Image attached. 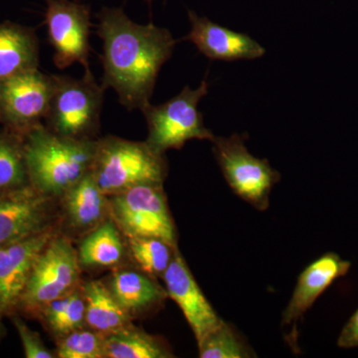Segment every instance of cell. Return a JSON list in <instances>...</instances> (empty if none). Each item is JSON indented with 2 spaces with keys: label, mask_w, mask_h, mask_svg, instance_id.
I'll return each mask as SVG.
<instances>
[{
  "label": "cell",
  "mask_w": 358,
  "mask_h": 358,
  "mask_svg": "<svg viewBox=\"0 0 358 358\" xmlns=\"http://www.w3.org/2000/svg\"><path fill=\"white\" fill-rule=\"evenodd\" d=\"M103 42V88L114 90L127 110L150 103L162 66L173 55L176 40L154 23L138 24L122 8L105 7L98 14Z\"/></svg>",
  "instance_id": "cell-1"
},
{
  "label": "cell",
  "mask_w": 358,
  "mask_h": 358,
  "mask_svg": "<svg viewBox=\"0 0 358 358\" xmlns=\"http://www.w3.org/2000/svg\"><path fill=\"white\" fill-rule=\"evenodd\" d=\"M22 136L30 185L47 196H63L91 173L96 140L80 141L53 133L43 122Z\"/></svg>",
  "instance_id": "cell-2"
},
{
  "label": "cell",
  "mask_w": 358,
  "mask_h": 358,
  "mask_svg": "<svg viewBox=\"0 0 358 358\" xmlns=\"http://www.w3.org/2000/svg\"><path fill=\"white\" fill-rule=\"evenodd\" d=\"M167 171L164 155L152 150L147 141L115 136L96 140L91 176L105 194L112 196L138 185H162Z\"/></svg>",
  "instance_id": "cell-3"
},
{
  "label": "cell",
  "mask_w": 358,
  "mask_h": 358,
  "mask_svg": "<svg viewBox=\"0 0 358 358\" xmlns=\"http://www.w3.org/2000/svg\"><path fill=\"white\" fill-rule=\"evenodd\" d=\"M54 88L45 127L65 138L96 141L100 129L103 93L91 71L81 79L53 75Z\"/></svg>",
  "instance_id": "cell-4"
},
{
  "label": "cell",
  "mask_w": 358,
  "mask_h": 358,
  "mask_svg": "<svg viewBox=\"0 0 358 358\" xmlns=\"http://www.w3.org/2000/svg\"><path fill=\"white\" fill-rule=\"evenodd\" d=\"M209 84L203 80L199 88L185 86L178 96L162 105L148 103L141 109L148 128L147 143L155 152L180 150L188 141L213 140L214 134L205 128L199 112L200 101L208 94Z\"/></svg>",
  "instance_id": "cell-5"
},
{
  "label": "cell",
  "mask_w": 358,
  "mask_h": 358,
  "mask_svg": "<svg viewBox=\"0 0 358 358\" xmlns=\"http://www.w3.org/2000/svg\"><path fill=\"white\" fill-rule=\"evenodd\" d=\"M246 134H234L229 138L214 136L213 154L225 180L232 192L259 211L270 205L273 187L281 174L265 159H258L245 145Z\"/></svg>",
  "instance_id": "cell-6"
},
{
  "label": "cell",
  "mask_w": 358,
  "mask_h": 358,
  "mask_svg": "<svg viewBox=\"0 0 358 358\" xmlns=\"http://www.w3.org/2000/svg\"><path fill=\"white\" fill-rule=\"evenodd\" d=\"M110 211L127 237L159 238L178 247L176 225L162 185H138L112 195Z\"/></svg>",
  "instance_id": "cell-7"
},
{
  "label": "cell",
  "mask_w": 358,
  "mask_h": 358,
  "mask_svg": "<svg viewBox=\"0 0 358 358\" xmlns=\"http://www.w3.org/2000/svg\"><path fill=\"white\" fill-rule=\"evenodd\" d=\"M78 253L64 237H53L37 257L18 310L37 315L50 301L76 289L80 274Z\"/></svg>",
  "instance_id": "cell-8"
},
{
  "label": "cell",
  "mask_w": 358,
  "mask_h": 358,
  "mask_svg": "<svg viewBox=\"0 0 358 358\" xmlns=\"http://www.w3.org/2000/svg\"><path fill=\"white\" fill-rule=\"evenodd\" d=\"M53 88V75L39 68L0 82V124L20 134L42 124Z\"/></svg>",
  "instance_id": "cell-9"
},
{
  "label": "cell",
  "mask_w": 358,
  "mask_h": 358,
  "mask_svg": "<svg viewBox=\"0 0 358 358\" xmlns=\"http://www.w3.org/2000/svg\"><path fill=\"white\" fill-rule=\"evenodd\" d=\"M45 24L54 49V63L63 70L75 63L90 69L91 10L86 4L73 0H44Z\"/></svg>",
  "instance_id": "cell-10"
},
{
  "label": "cell",
  "mask_w": 358,
  "mask_h": 358,
  "mask_svg": "<svg viewBox=\"0 0 358 358\" xmlns=\"http://www.w3.org/2000/svg\"><path fill=\"white\" fill-rule=\"evenodd\" d=\"M53 237L50 227L0 246V319L18 310L33 265Z\"/></svg>",
  "instance_id": "cell-11"
},
{
  "label": "cell",
  "mask_w": 358,
  "mask_h": 358,
  "mask_svg": "<svg viewBox=\"0 0 358 358\" xmlns=\"http://www.w3.org/2000/svg\"><path fill=\"white\" fill-rule=\"evenodd\" d=\"M51 201L31 185L0 194V246L50 228Z\"/></svg>",
  "instance_id": "cell-12"
},
{
  "label": "cell",
  "mask_w": 358,
  "mask_h": 358,
  "mask_svg": "<svg viewBox=\"0 0 358 358\" xmlns=\"http://www.w3.org/2000/svg\"><path fill=\"white\" fill-rule=\"evenodd\" d=\"M162 278L169 298L182 310L197 343L222 324L223 320L204 296L178 248Z\"/></svg>",
  "instance_id": "cell-13"
},
{
  "label": "cell",
  "mask_w": 358,
  "mask_h": 358,
  "mask_svg": "<svg viewBox=\"0 0 358 358\" xmlns=\"http://www.w3.org/2000/svg\"><path fill=\"white\" fill-rule=\"evenodd\" d=\"M350 268L352 263L350 261L343 260L338 254L329 252L315 259L301 273L291 300L282 317V326L292 327L293 329L289 338V341H292V345H294V339H296L298 322L313 307L315 301L334 281L345 277Z\"/></svg>",
  "instance_id": "cell-14"
},
{
  "label": "cell",
  "mask_w": 358,
  "mask_h": 358,
  "mask_svg": "<svg viewBox=\"0 0 358 358\" xmlns=\"http://www.w3.org/2000/svg\"><path fill=\"white\" fill-rule=\"evenodd\" d=\"M190 31L183 40L192 42L211 60L233 62L263 57L266 49L245 33L235 32L188 10Z\"/></svg>",
  "instance_id": "cell-15"
},
{
  "label": "cell",
  "mask_w": 358,
  "mask_h": 358,
  "mask_svg": "<svg viewBox=\"0 0 358 358\" xmlns=\"http://www.w3.org/2000/svg\"><path fill=\"white\" fill-rule=\"evenodd\" d=\"M39 66L34 30L13 22L0 23V82Z\"/></svg>",
  "instance_id": "cell-16"
},
{
  "label": "cell",
  "mask_w": 358,
  "mask_h": 358,
  "mask_svg": "<svg viewBox=\"0 0 358 358\" xmlns=\"http://www.w3.org/2000/svg\"><path fill=\"white\" fill-rule=\"evenodd\" d=\"M109 289L129 315L159 308L169 298L166 289L157 284L152 275L134 271L115 273Z\"/></svg>",
  "instance_id": "cell-17"
},
{
  "label": "cell",
  "mask_w": 358,
  "mask_h": 358,
  "mask_svg": "<svg viewBox=\"0 0 358 358\" xmlns=\"http://www.w3.org/2000/svg\"><path fill=\"white\" fill-rule=\"evenodd\" d=\"M107 196L91 173L85 176L63 195L71 225L79 230L95 229L110 210Z\"/></svg>",
  "instance_id": "cell-18"
},
{
  "label": "cell",
  "mask_w": 358,
  "mask_h": 358,
  "mask_svg": "<svg viewBox=\"0 0 358 358\" xmlns=\"http://www.w3.org/2000/svg\"><path fill=\"white\" fill-rule=\"evenodd\" d=\"M82 293L86 303L85 322L96 333L103 336L129 326L131 315L117 303L103 282H86Z\"/></svg>",
  "instance_id": "cell-19"
},
{
  "label": "cell",
  "mask_w": 358,
  "mask_h": 358,
  "mask_svg": "<svg viewBox=\"0 0 358 358\" xmlns=\"http://www.w3.org/2000/svg\"><path fill=\"white\" fill-rule=\"evenodd\" d=\"M103 355L108 358L173 357L166 341L131 326L103 336Z\"/></svg>",
  "instance_id": "cell-20"
},
{
  "label": "cell",
  "mask_w": 358,
  "mask_h": 358,
  "mask_svg": "<svg viewBox=\"0 0 358 358\" xmlns=\"http://www.w3.org/2000/svg\"><path fill=\"white\" fill-rule=\"evenodd\" d=\"M124 245L113 219L96 226L80 245L78 257L87 267H110L122 260Z\"/></svg>",
  "instance_id": "cell-21"
},
{
  "label": "cell",
  "mask_w": 358,
  "mask_h": 358,
  "mask_svg": "<svg viewBox=\"0 0 358 358\" xmlns=\"http://www.w3.org/2000/svg\"><path fill=\"white\" fill-rule=\"evenodd\" d=\"M30 185L23 152L22 136L0 129V194Z\"/></svg>",
  "instance_id": "cell-22"
},
{
  "label": "cell",
  "mask_w": 358,
  "mask_h": 358,
  "mask_svg": "<svg viewBox=\"0 0 358 358\" xmlns=\"http://www.w3.org/2000/svg\"><path fill=\"white\" fill-rule=\"evenodd\" d=\"M86 303L83 293L74 291L50 301L38 313L47 327L57 336H63L81 329L85 322Z\"/></svg>",
  "instance_id": "cell-23"
},
{
  "label": "cell",
  "mask_w": 358,
  "mask_h": 358,
  "mask_svg": "<svg viewBox=\"0 0 358 358\" xmlns=\"http://www.w3.org/2000/svg\"><path fill=\"white\" fill-rule=\"evenodd\" d=\"M199 345L201 358H249L256 353L232 324L224 322Z\"/></svg>",
  "instance_id": "cell-24"
},
{
  "label": "cell",
  "mask_w": 358,
  "mask_h": 358,
  "mask_svg": "<svg viewBox=\"0 0 358 358\" xmlns=\"http://www.w3.org/2000/svg\"><path fill=\"white\" fill-rule=\"evenodd\" d=\"M134 260L145 274L164 275L176 249L159 238H128Z\"/></svg>",
  "instance_id": "cell-25"
},
{
  "label": "cell",
  "mask_w": 358,
  "mask_h": 358,
  "mask_svg": "<svg viewBox=\"0 0 358 358\" xmlns=\"http://www.w3.org/2000/svg\"><path fill=\"white\" fill-rule=\"evenodd\" d=\"M58 357L103 358V334L96 331H77L65 334L58 343Z\"/></svg>",
  "instance_id": "cell-26"
},
{
  "label": "cell",
  "mask_w": 358,
  "mask_h": 358,
  "mask_svg": "<svg viewBox=\"0 0 358 358\" xmlns=\"http://www.w3.org/2000/svg\"><path fill=\"white\" fill-rule=\"evenodd\" d=\"M13 322L21 343L26 358H53V353L49 352L42 343L39 334L33 331L20 317H13Z\"/></svg>",
  "instance_id": "cell-27"
},
{
  "label": "cell",
  "mask_w": 358,
  "mask_h": 358,
  "mask_svg": "<svg viewBox=\"0 0 358 358\" xmlns=\"http://www.w3.org/2000/svg\"><path fill=\"white\" fill-rule=\"evenodd\" d=\"M338 346L341 348H358V308L341 329Z\"/></svg>",
  "instance_id": "cell-28"
},
{
  "label": "cell",
  "mask_w": 358,
  "mask_h": 358,
  "mask_svg": "<svg viewBox=\"0 0 358 358\" xmlns=\"http://www.w3.org/2000/svg\"><path fill=\"white\" fill-rule=\"evenodd\" d=\"M1 320V319H0ZM4 334H6V329H4V327L2 326L1 320H0V339L3 338Z\"/></svg>",
  "instance_id": "cell-29"
}]
</instances>
